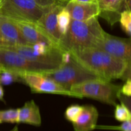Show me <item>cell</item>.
I'll use <instances>...</instances> for the list:
<instances>
[{
    "label": "cell",
    "mask_w": 131,
    "mask_h": 131,
    "mask_svg": "<svg viewBox=\"0 0 131 131\" xmlns=\"http://www.w3.org/2000/svg\"><path fill=\"white\" fill-rule=\"evenodd\" d=\"M70 54L80 65L102 79L111 81L130 78V62L113 57L99 49H86Z\"/></svg>",
    "instance_id": "6da1fadb"
},
{
    "label": "cell",
    "mask_w": 131,
    "mask_h": 131,
    "mask_svg": "<svg viewBox=\"0 0 131 131\" xmlns=\"http://www.w3.org/2000/svg\"><path fill=\"white\" fill-rule=\"evenodd\" d=\"M105 33L98 17L87 21L71 19L69 29L61 38L58 47L64 52H69L97 48L103 40Z\"/></svg>",
    "instance_id": "7a4b0ae2"
},
{
    "label": "cell",
    "mask_w": 131,
    "mask_h": 131,
    "mask_svg": "<svg viewBox=\"0 0 131 131\" xmlns=\"http://www.w3.org/2000/svg\"><path fill=\"white\" fill-rule=\"evenodd\" d=\"M42 74L68 90H70L72 86L93 79H102L80 65L69 52H63L62 63L59 67Z\"/></svg>",
    "instance_id": "3957f363"
},
{
    "label": "cell",
    "mask_w": 131,
    "mask_h": 131,
    "mask_svg": "<svg viewBox=\"0 0 131 131\" xmlns=\"http://www.w3.org/2000/svg\"><path fill=\"white\" fill-rule=\"evenodd\" d=\"M70 91L77 98L87 97L115 106L121 93V86L113 84L111 81L98 79L72 86Z\"/></svg>",
    "instance_id": "277c9868"
},
{
    "label": "cell",
    "mask_w": 131,
    "mask_h": 131,
    "mask_svg": "<svg viewBox=\"0 0 131 131\" xmlns=\"http://www.w3.org/2000/svg\"><path fill=\"white\" fill-rule=\"evenodd\" d=\"M50 8L39 6L33 0H4L0 14L13 20L37 23Z\"/></svg>",
    "instance_id": "5b68a950"
},
{
    "label": "cell",
    "mask_w": 131,
    "mask_h": 131,
    "mask_svg": "<svg viewBox=\"0 0 131 131\" xmlns=\"http://www.w3.org/2000/svg\"><path fill=\"white\" fill-rule=\"evenodd\" d=\"M19 73L21 81L29 87L32 93H51L77 98L74 93L42 73L33 72H19Z\"/></svg>",
    "instance_id": "8992f818"
},
{
    "label": "cell",
    "mask_w": 131,
    "mask_h": 131,
    "mask_svg": "<svg viewBox=\"0 0 131 131\" xmlns=\"http://www.w3.org/2000/svg\"><path fill=\"white\" fill-rule=\"evenodd\" d=\"M0 63L5 69L17 72L43 73L55 69L49 65L31 61L19 52L6 48L0 49Z\"/></svg>",
    "instance_id": "52a82bcc"
},
{
    "label": "cell",
    "mask_w": 131,
    "mask_h": 131,
    "mask_svg": "<svg viewBox=\"0 0 131 131\" xmlns=\"http://www.w3.org/2000/svg\"><path fill=\"white\" fill-rule=\"evenodd\" d=\"M97 49L102 50L113 57L131 63V41L105 33L104 37Z\"/></svg>",
    "instance_id": "ba28073f"
},
{
    "label": "cell",
    "mask_w": 131,
    "mask_h": 131,
    "mask_svg": "<svg viewBox=\"0 0 131 131\" xmlns=\"http://www.w3.org/2000/svg\"><path fill=\"white\" fill-rule=\"evenodd\" d=\"M63 7L65 6H54L51 8L36 23L41 31L58 47L62 37L58 27L57 15Z\"/></svg>",
    "instance_id": "9c48e42d"
},
{
    "label": "cell",
    "mask_w": 131,
    "mask_h": 131,
    "mask_svg": "<svg viewBox=\"0 0 131 131\" xmlns=\"http://www.w3.org/2000/svg\"><path fill=\"white\" fill-rule=\"evenodd\" d=\"M65 7L70 14L71 19L79 21H87L98 17L101 12L98 1L80 2L71 0L67 3Z\"/></svg>",
    "instance_id": "30bf717a"
},
{
    "label": "cell",
    "mask_w": 131,
    "mask_h": 131,
    "mask_svg": "<svg viewBox=\"0 0 131 131\" xmlns=\"http://www.w3.org/2000/svg\"><path fill=\"white\" fill-rule=\"evenodd\" d=\"M0 33L6 46L5 48L28 45L15 22L1 14H0Z\"/></svg>",
    "instance_id": "8fae6325"
},
{
    "label": "cell",
    "mask_w": 131,
    "mask_h": 131,
    "mask_svg": "<svg viewBox=\"0 0 131 131\" xmlns=\"http://www.w3.org/2000/svg\"><path fill=\"white\" fill-rule=\"evenodd\" d=\"M13 20L17 26L23 38L26 41L29 46H32L34 43L39 42H45L49 44L56 46L41 31L36 23L24 20Z\"/></svg>",
    "instance_id": "7c38bea8"
},
{
    "label": "cell",
    "mask_w": 131,
    "mask_h": 131,
    "mask_svg": "<svg viewBox=\"0 0 131 131\" xmlns=\"http://www.w3.org/2000/svg\"><path fill=\"white\" fill-rule=\"evenodd\" d=\"M99 112L92 105L83 106L78 118L72 123L74 131H92L97 128Z\"/></svg>",
    "instance_id": "4fadbf2b"
},
{
    "label": "cell",
    "mask_w": 131,
    "mask_h": 131,
    "mask_svg": "<svg viewBox=\"0 0 131 131\" xmlns=\"http://www.w3.org/2000/svg\"><path fill=\"white\" fill-rule=\"evenodd\" d=\"M97 1L101 10L99 17L105 19L111 26L119 21L125 0H97Z\"/></svg>",
    "instance_id": "5bb4252c"
},
{
    "label": "cell",
    "mask_w": 131,
    "mask_h": 131,
    "mask_svg": "<svg viewBox=\"0 0 131 131\" xmlns=\"http://www.w3.org/2000/svg\"><path fill=\"white\" fill-rule=\"evenodd\" d=\"M19 123L40 127L42 124L40 109L34 101H28L19 108Z\"/></svg>",
    "instance_id": "9a60e30c"
},
{
    "label": "cell",
    "mask_w": 131,
    "mask_h": 131,
    "mask_svg": "<svg viewBox=\"0 0 131 131\" xmlns=\"http://www.w3.org/2000/svg\"><path fill=\"white\" fill-rule=\"evenodd\" d=\"M71 17L65 7H63L57 15V23L58 29L61 37H63L67 32L71 22Z\"/></svg>",
    "instance_id": "2e32d148"
},
{
    "label": "cell",
    "mask_w": 131,
    "mask_h": 131,
    "mask_svg": "<svg viewBox=\"0 0 131 131\" xmlns=\"http://www.w3.org/2000/svg\"><path fill=\"white\" fill-rule=\"evenodd\" d=\"M21 81L19 72L5 69L0 73V84L10 85L15 82Z\"/></svg>",
    "instance_id": "e0dca14e"
},
{
    "label": "cell",
    "mask_w": 131,
    "mask_h": 131,
    "mask_svg": "<svg viewBox=\"0 0 131 131\" xmlns=\"http://www.w3.org/2000/svg\"><path fill=\"white\" fill-rule=\"evenodd\" d=\"M19 124V108L0 110V124Z\"/></svg>",
    "instance_id": "ac0fdd59"
},
{
    "label": "cell",
    "mask_w": 131,
    "mask_h": 131,
    "mask_svg": "<svg viewBox=\"0 0 131 131\" xmlns=\"http://www.w3.org/2000/svg\"><path fill=\"white\" fill-rule=\"evenodd\" d=\"M114 116L117 121L121 122L130 120V110L129 107H127L124 104L121 102L120 104H116L115 106Z\"/></svg>",
    "instance_id": "d6986e66"
},
{
    "label": "cell",
    "mask_w": 131,
    "mask_h": 131,
    "mask_svg": "<svg viewBox=\"0 0 131 131\" xmlns=\"http://www.w3.org/2000/svg\"><path fill=\"white\" fill-rule=\"evenodd\" d=\"M119 22L124 31L127 35L131 34V12L129 10H124L120 14Z\"/></svg>",
    "instance_id": "ffe728a7"
},
{
    "label": "cell",
    "mask_w": 131,
    "mask_h": 131,
    "mask_svg": "<svg viewBox=\"0 0 131 131\" xmlns=\"http://www.w3.org/2000/svg\"><path fill=\"white\" fill-rule=\"evenodd\" d=\"M83 110V106L78 104L71 105L67 108L65 117L68 121L73 123L78 118Z\"/></svg>",
    "instance_id": "44dd1931"
},
{
    "label": "cell",
    "mask_w": 131,
    "mask_h": 131,
    "mask_svg": "<svg viewBox=\"0 0 131 131\" xmlns=\"http://www.w3.org/2000/svg\"><path fill=\"white\" fill-rule=\"evenodd\" d=\"M37 5L46 8H50L54 6H65L67 3L63 0H33Z\"/></svg>",
    "instance_id": "7402d4cb"
},
{
    "label": "cell",
    "mask_w": 131,
    "mask_h": 131,
    "mask_svg": "<svg viewBox=\"0 0 131 131\" xmlns=\"http://www.w3.org/2000/svg\"><path fill=\"white\" fill-rule=\"evenodd\" d=\"M104 128L107 129H111V130H116L120 131H131V120L123 122L121 125H118V126H107L104 127Z\"/></svg>",
    "instance_id": "603a6c76"
},
{
    "label": "cell",
    "mask_w": 131,
    "mask_h": 131,
    "mask_svg": "<svg viewBox=\"0 0 131 131\" xmlns=\"http://www.w3.org/2000/svg\"><path fill=\"white\" fill-rule=\"evenodd\" d=\"M121 93L127 97H130L131 96V79L129 78L127 80H125V83L121 87Z\"/></svg>",
    "instance_id": "cb8c5ba5"
},
{
    "label": "cell",
    "mask_w": 131,
    "mask_h": 131,
    "mask_svg": "<svg viewBox=\"0 0 131 131\" xmlns=\"http://www.w3.org/2000/svg\"><path fill=\"white\" fill-rule=\"evenodd\" d=\"M4 97V90L1 84H0V101L3 100Z\"/></svg>",
    "instance_id": "d4e9b609"
},
{
    "label": "cell",
    "mask_w": 131,
    "mask_h": 131,
    "mask_svg": "<svg viewBox=\"0 0 131 131\" xmlns=\"http://www.w3.org/2000/svg\"><path fill=\"white\" fill-rule=\"evenodd\" d=\"M5 44L4 43L3 40V38L2 37H1V33H0V49H2V48H5Z\"/></svg>",
    "instance_id": "484cf974"
},
{
    "label": "cell",
    "mask_w": 131,
    "mask_h": 131,
    "mask_svg": "<svg viewBox=\"0 0 131 131\" xmlns=\"http://www.w3.org/2000/svg\"><path fill=\"white\" fill-rule=\"evenodd\" d=\"M75 1H80V2H93V1H97V0H75Z\"/></svg>",
    "instance_id": "4316f807"
},
{
    "label": "cell",
    "mask_w": 131,
    "mask_h": 131,
    "mask_svg": "<svg viewBox=\"0 0 131 131\" xmlns=\"http://www.w3.org/2000/svg\"><path fill=\"white\" fill-rule=\"evenodd\" d=\"M10 131H19V128H18L17 125H15L14 128H13L12 130H10Z\"/></svg>",
    "instance_id": "83f0119b"
},
{
    "label": "cell",
    "mask_w": 131,
    "mask_h": 131,
    "mask_svg": "<svg viewBox=\"0 0 131 131\" xmlns=\"http://www.w3.org/2000/svg\"><path fill=\"white\" fill-rule=\"evenodd\" d=\"M4 70H5V68H4L3 66V65L0 63V73H1V72Z\"/></svg>",
    "instance_id": "f1b7e54d"
},
{
    "label": "cell",
    "mask_w": 131,
    "mask_h": 131,
    "mask_svg": "<svg viewBox=\"0 0 131 131\" xmlns=\"http://www.w3.org/2000/svg\"><path fill=\"white\" fill-rule=\"evenodd\" d=\"M3 1L4 0H0V9H1V6H2L3 4Z\"/></svg>",
    "instance_id": "f546056e"
},
{
    "label": "cell",
    "mask_w": 131,
    "mask_h": 131,
    "mask_svg": "<svg viewBox=\"0 0 131 131\" xmlns=\"http://www.w3.org/2000/svg\"><path fill=\"white\" fill-rule=\"evenodd\" d=\"M63 1H65V2H66V3H68V2H69V1H71V0H63Z\"/></svg>",
    "instance_id": "4dcf8cb0"
}]
</instances>
